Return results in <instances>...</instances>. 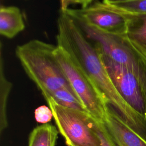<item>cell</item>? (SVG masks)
I'll use <instances>...</instances> for the list:
<instances>
[{
  "instance_id": "ac0fdd59",
  "label": "cell",
  "mask_w": 146,
  "mask_h": 146,
  "mask_svg": "<svg viewBox=\"0 0 146 146\" xmlns=\"http://www.w3.org/2000/svg\"><path fill=\"white\" fill-rule=\"evenodd\" d=\"M132 1H135V0H103L102 2L107 5H111L124 3V2H127Z\"/></svg>"
},
{
  "instance_id": "ba28073f",
  "label": "cell",
  "mask_w": 146,
  "mask_h": 146,
  "mask_svg": "<svg viewBox=\"0 0 146 146\" xmlns=\"http://www.w3.org/2000/svg\"><path fill=\"white\" fill-rule=\"evenodd\" d=\"M103 122L117 146H146V140L131 128L107 104Z\"/></svg>"
},
{
  "instance_id": "277c9868",
  "label": "cell",
  "mask_w": 146,
  "mask_h": 146,
  "mask_svg": "<svg viewBox=\"0 0 146 146\" xmlns=\"http://www.w3.org/2000/svg\"><path fill=\"white\" fill-rule=\"evenodd\" d=\"M75 22L86 36L102 53L115 62L129 68L146 81V56L127 35L105 32L85 23Z\"/></svg>"
},
{
  "instance_id": "9c48e42d",
  "label": "cell",
  "mask_w": 146,
  "mask_h": 146,
  "mask_svg": "<svg viewBox=\"0 0 146 146\" xmlns=\"http://www.w3.org/2000/svg\"><path fill=\"white\" fill-rule=\"evenodd\" d=\"M25 28L22 14L16 6L0 8V34L7 38H13Z\"/></svg>"
},
{
  "instance_id": "8992f818",
  "label": "cell",
  "mask_w": 146,
  "mask_h": 146,
  "mask_svg": "<svg viewBox=\"0 0 146 146\" xmlns=\"http://www.w3.org/2000/svg\"><path fill=\"white\" fill-rule=\"evenodd\" d=\"M99 51L121 98L135 113L146 121V81L129 68L115 62Z\"/></svg>"
},
{
  "instance_id": "8fae6325",
  "label": "cell",
  "mask_w": 146,
  "mask_h": 146,
  "mask_svg": "<svg viewBox=\"0 0 146 146\" xmlns=\"http://www.w3.org/2000/svg\"><path fill=\"white\" fill-rule=\"evenodd\" d=\"M58 131L49 123L38 125L30 134L29 146H55Z\"/></svg>"
},
{
  "instance_id": "52a82bcc",
  "label": "cell",
  "mask_w": 146,
  "mask_h": 146,
  "mask_svg": "<svg viewBox=\"0 0 146 146\" xmlns=\"http://www.w3.org/2000/svg\"><path fill=\"white\" fill-rule=\"evenodd\" d=\"M63 11L75 21L85 23L105 32L127 35L126 16L103 2H97L86 8H68Z\"/></svg>"
},
{
  "instance_id": "7c38bea8",
  "label": "cell",
  "mask_w": 146,
  "mask_h": 146,
  "mask_svg": "<svg viewBox=\"0 0 146 146\" xmlns=\"http://www.w3.org/2000/svg\"><path fill=\"white\" fill-rule=\"evenodd\" d=\"M1 45L0 60V132L2 133L8 125L6 107L9 94L12 87V83L9 81L5 75L3 67V58Z\"/></svg>"
},
{
  "instance_id": "2e32d148",
  "label": "cell",
  "mask_w": 146,
  "mask_h": 146,
  "mask_svg": "<svg viewBox=\"0 0 146 146\" xmlns=\"http://www.w3.org/2000/svg\"><path fill=\"white\" fill-rule=\"evenodd\" d=\"M99 134L101 139V146H117L106 129L103 121H99Z\"/></svg>"
},
{
  "instance_id": "5bb4252c",
  "label": "cell",
  "mask_w": 146,
  "mask_h": 146,
  "mask_svg": "<svg viewBox=\"0 0 146 146\" xmlns=\"http://www.w3.org/2000/svg\"><path fill=\"white\" fill-rule=\"evenodd\" d=\"M110 6L121 12L131 14L146 15V0H135Z\"/></svg>"
},
{
  "instance_id": "e0dca14e",
  "label": "cell",
  "mask_w": 146,
  "mask_h": 146,
  "mask_svg": "<svg viewBox=\"0 0 146 146\" xmlns=\"http://www.w3.org/2000/svg\"><path fill=\"white\" fill-rule=\"evenodd\" d=\"M60 10L65 11L68 8V6L71 4L79 5L82 8H86L90 5L95 0H60Z\"/></svg>"
},
{
  "instance_id": "9a60e30c",
  "label": "cell",
  "mask_w": 146,
  "mask_h": 146,
  "mask_svg": "<svg viewBox=\"0 0 146 146\" xmlns=\"http://www.w3.org/2000/svg\"><path fill=\"white\" fill-rule=\"evenodd\" d=\"M35 119L39 123H48L53 117V113L50 107L46 106H41L35 110Z\"/></svg>"
},
{
  "instance_id": "4fadbf2b",
  "label": "cell",
  "mask_w": 146,
  "mask_h": 146,
  "mask_svg": "<svg viewBox=\"0 0 146 146\" xmlns=\"http://www.w3.org/2000/svg\"><path fill=\"white\" fill-rule=\"evenodd\" d=\"M47 96H50L55 102L64 107L87 111L75 94L68 89L65 88L59 89L44 98Z\"/></svg>"
},
{
  "instance_id": "6da1fadb",
  "label": "cell",
  "mask_w": 146,
  "mask_h": 146,
  "mask_svg": "<svg viewBox=\"0 0 146 146\" xmlns=\"http://www.w3.org/2000/svg\"><path fill=\"white\" fill-rule=\"evenodd\" d=\"M57 27V44L70 53L106 104L146 140V121L129 107L116 91L98 48L86 36L76 22L63 11H60Z\"/></svg>"
},
{
  "instance_id": "7a4b0ae2",
  "label": "cell",
  "mask_w": 146,
  "mask_h": 146,
  "mask_svg": "<svg viewBox=\"0 0 146 146\" xmlns=\"http://www.w3.org/2000/svg\"><path fill=\"white\" fill-rule=\"evenodd\" d=\"M55 48L56 45L32 39L15 50L25 72L43 96L63 88L74 92L55 55Z\"/></svg>"
},
{
  "instance_id": "3957f363",
  "label": "cell",
  "mask_w": 146,
  "mask_h": 146,
  "mask_svg": "<svg viewBox=\"0 0 146 146\" xmlns=\"http://www.w3.org/2000/svg\"><path fill=\"white\" fill-rule=\"evenodd\" d=\"M44 98L67 146H101L99 120L87 111L64 107L50 96Z\"/></svg>"
},
{
  "instance_id": "5b68a950",
  "label": "cell",
  "mask_w": 146,
  "mask_h": 146,
  "mask_svg": "<svg viewBox=\"0 0 146 146\" xmlns=\"http://www.w3.org/2000/svg\"><path fill=\"white\" fill-rule=\"evenodd\" d=\"M54 53L72 89L87 111L103 121L107 104L94 84L63 47L57 44Z\"/></svg>"
},
{
  "instance_id": "30bf717a",
  "label": "cell",
  "mask_w": 146,
  "mask_h": 146,
  "mask_svg": "<svg viewBox=\"0 0 146 146\" xmlns=\"http://www.w3.org/2000/svg\"><path fill=\"white\" fill-rule=\"evenodd\" d=\"M121 13L128 19L127 36L135 46L146 56V15Z\"/></svg>"
}]
</instances>
